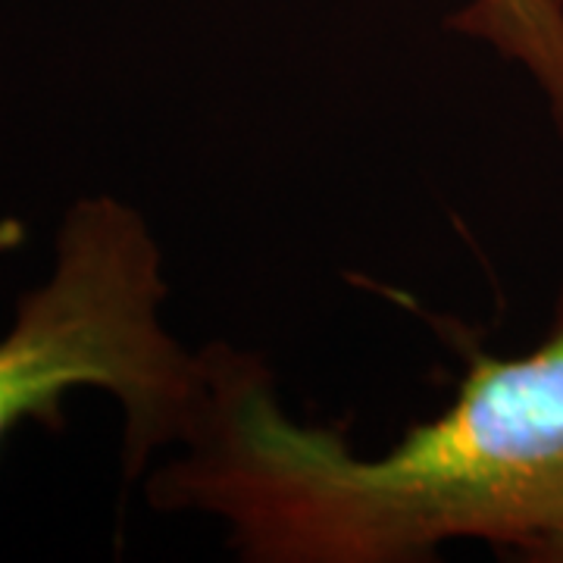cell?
Here are the masks:
<instances>
[{"instance_id":"6da1fadb","label":"cell","mask_w":563,"mask_h":563,"mask_svg":"<svg viewBox=\"0 0 563 563\" xmlns=\"http://www.w3.org/2000/svg\"><path fill=\"white\" fill-rule=\"evenodd\" d=\"M201 357L198 413L147 498L210 517L242 561L426 563L451 542L529 561L563 529V285L542 342L463 347L454 401L379 454L291 417L257 351L213 342Z\"/></svg>"},{"instance_id":"7a4b0ae2","label":"cell","mask_w":563,"mask_h":563,"mask_svg":"<svg viewBox=\"0 0 563 563\" xmlns=\"http://www.w3.org/2000/svg\"><path fill=\"white\" fill-rule=\"evenodd\" d=\"M25 239L0 222V251ZM163 251L135 207L81 198L60 222L51 279L22 295L0 339V451L22 422L63 429L73 388L107 391L122 410L125 479L179 448L198 413L203 357L166 329Z\"/></svg>"},{"instance_id":"3957f363","label":"cell","mask_w":563,"mask_h":563,"mask_svg":"<svg viewBox=\"0 0 563 563\" xmlns=\"http://www.w3.org/2000/svg\"><path fill=\"white\" fill-rule=\"evenodd\" d=\"M444 29L517 66L563 141V0H463Z\"/></svg>"},{"instance_id":"277c9868","label":"cell","mask_w":563,"mask_h":563,"mask_svg":"<svg viewBox=\"0 0 563 563\" xmlns=\"http://www.w3.org/2000/svg\"><path fill=\"white\" fill-rule=\"evenodd\" d=\"M532 563H563V529L554 536V539H548V542L529 558Z\"/></svg>"}]
</instances>
